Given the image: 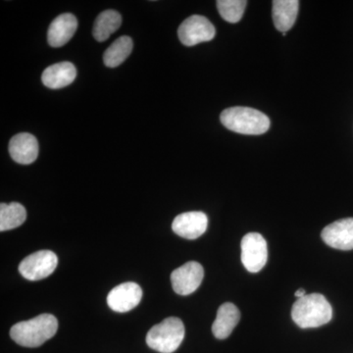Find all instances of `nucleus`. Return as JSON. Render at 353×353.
Listing matches in <instances>:
<instances>
[{
  "mask_svg": "<svg viewBox=\"0 0 353 353\" xmlns=\"http://www.w3.org/2000/svg\"><path fill=\"white\" fill-rule=\"evenodd\" d=\"M78 21L73 14L64 13L53 20L48 32V41L52 48H61L73 38Z\"/></svg>",
  "mask_w": 353,
  "mask_h": 353,
  "instance_id": "13",
  "label": "nucleus"
},
{
  "mask_svg": "<svg viewBox=\"0 0 353 353\" xmlns=\"http://www.w3.org/2000/svg\"><path fill=\"white\" fill-rule=\"evenodd\" d=\"M208 218L201 211H192L176 216L172 224V230L178 236L187 240H196L205 233Z\"/></svg>",
  "mask_w": 353,
  "mask_h": 353,
  "instance_id": "10",
  "label": "nucleus"
},
{
  "mask_svg": "<svg viewBox=\"0 0 353 353\" xmlns=\"http://www.w3.org/2000/svg\"><path fill=\"white\" fill-rule=\"evenodd\" d=\"M292 317L301 328H318L331 321L333 309L322 294H306L292 306Z\"/></svg>",
  "mask_w": 353,
  "mask_h": 353,
  "instance_id": "2",
  "label": "nucleus"
},
{
  "mask_svg": "<svg viewBox=\"0 0 353 353\" xmlns=\"http://www.w3.org/2000/svg\"><path fill=\"white\" fill-rule=\"evenodd\" d=\"M58 259L51 250H39L26 257L19 265L21 275L29 281L48 278L57 269Z\"/></svg>",
  "mask_w": 353,
  "mask_h": 353,
  "instance_id": "5",
  "label": "nucleus"
},
{
  "mask_svg": "<svg viewBox=\"0 0 353 353\" xmlns=\"http://www.w3.org/2000/svg\"><path fill=\"white\" fill-rule=\"evenodd\" d=\"M77 70L71 62H60L44 70L41 81L46 88L59 90L71 85L75 81Z\"/></svg>",
  "mask_w": 353,
  "mask_h": 353,
  "instance_id": "14",
  "label": "nucleus"
},
{
  "mask_svg": "<svg viewBox=\"0 0 353 353\" xmlns=\"http://www.w3.org/2000/svg\"><path fill=\"white\" fill-rule=\"evenodd\" d=\"M203 277V267L199 262H188L172 272V287L176 294L189 296L199 289Z\"/></svg>",
  "mask_w": 353,
  "mask_h": 353,
  "instance_id": "8",
  "label": "nucleus"
},
{
  "mask_svg": "<svg viewBox=\"0 0 353 353\" xmlns=\"http://www.w3.org/2000/svg\"><path fill=\"white\" fill-rule=\"evenodd\" d=\"M9 153L14 161L28 165L36 161L39 155V143L29 132H21L10 139Z\"/></svg>",
  "mask_w": 353,
  "mask_h": 353,
  "instance_id": "12",
  "label": "nucleus"
},
{
  "mask_svg": "<svg viewBox=\"0 0 353 353\" xmlns=\"http://www.w3.org/2000/svg\"><path fill=\"white\" fill-rule=\"evenodd\" d=\"M122 24V17L117 11L106 10L99 14L94 25V39L99 43L105 41L109 37L119 29Z\"/></svg>",
  "mask_w": 353,
  "mask_h": 353,
  "instance_id": "17",
  "label": "nucleus"
},
{
  "mask_svg": "<svg viewBox=\"0 0 353 353\" xmlns=\"http://www.w3.org/2000/svg\"><path fill=\"white\" fill-rule=\"evenodd\" d=\"M268 259L267 243L259 233H248L241 241V261L246 270L257 273L266 264Z\"/></svg>",
  "mask_w": 353,
  "mask_h": 353,
  "instance_id": "7",
  "label": "nucleus"
},
{
  "mask_svg": "<svg viewBox=\"0 0 353 353\" xmlns=\"http://www.w3.org/2000/svg\"><path fill=\"white\" fill-rule=\"evenodd\" d=\"M240 319V310L234 304L231 303L222 304L218 309L217 316L212 325V332L215 338L218 340L227 339L236 328Z\"/></svg>",
  "mask_w": 353,
  "mask_h": 353,
  "instance_id": "15",
  "label": "nucleus"
},
{
  "mask_svg": "<svg viewBox=\"0 0 353 353\" xmlns=\"http://www.w3.org/2000/svg\"><path fill=\"white\" fill-rule=\"evenodd\" d=\"M220 120L228 130L241 134L259 136L270 128L268 116L256 109L243 106L225 109L221 113Z\"/></svg>",
  "mask_w": 353,
  "mask_h": 353,
  "instance_id": "3",
  "label": "nucleus"
},
{
  "mask_svg": "<svg viewBox=\"0 0 353 353\" xmlns=\"http://www.w3.org/2000/svg\"><path fill=\"white\" fill-rule=\"evenodd\" d=\"M143 297V290L134 282L123 283L114 288L108 296L109 307L115 312L125 313L137 307Z\"/></svg>",
  "mask_w": 353,
  "mask_h": 353,
  "instance_id": "9",
  "label": "nucleus"
},
{
  "mask_svg": "<svg viewBox=\"0 0 353 353\" xmlns=\"http://www.w3.org/2000/svg\"><path fill=\"white\" fill-rule=\"evenodd\" d=\"M246 4L245 0H218L217 8L223 19L234 24L243 18Z\"/></svg>",
  "mask_w": 353,
  "mask_h": 353,
  "instance_id": "20",
  "label": "nucleus"
},
{
  "mask_svg": "<svg viewBox=\"0 0 353 353\" xmlns=\"http://www.w3.org/2000/svg\"><path fill=\"white\" fill-rule=\"evenodd\" d=\"M132 39L123 36L115 41L105 50L103 62L109 68H115L122 64L129 57L132 50Z\"/></svg>",
  "mask_w": 353,
  "mask_h": 353,
  "instance_id": "19",
  "label": "nucleus"
},
{
  "mask_svg": "<svg viewBox=\"0 0 353 353\" xmlns=\"http://www.w3.org/2000/svg\"><path fill=\"white\" fill-rule=\"evenodd\" d=\"M216 30L212 23L201 15H192L183 21L178 30L181 43L185 46L210 41L214 39Z\"/></svg>",
  "mask_w": 353,
  "mask_h": 353,
  "instance_id": "6",
  "label": "nucleus"
},
{
  "mask_svg": "<svg viewBox=\"0 0 353 353\" xmlns=\"http://www.w3.org/2000/svg\"><path fill=\"white\" fill-rule=\"evenodd\" d=\"M58 321L55 316L41 314L14 325L11 339L25 347H39L57 334Z\"/></svg>",
  "mask_w": 353,
  "mask_h": 353,
  "instance_id": "1",
  "label": "nucleus"
},
{
  "mask_svg": "<svg viewBox=\"0 0 353 353\" xmlns=\"http://www.w3.org/2000/svg\"><path fill=\"white\" fill-rule=\"evenodd\" d=\"M321 238L325 243L336 250H353V218L336 221L325 227Z\"/></svg>",
  "mask_w": 353,
  "mask_h": 353,
  "instance_id": "11",
  "label": "nucleus"
},
{
  "mask_svg": "<svg viewBox=\"0 0 353 353\" xmlns=\"http://www.w3.org/2000/svg\"><path fill=\"white\" fill-rule=\"evenodd\" d=\"M299 1L297 0H275L273 1L274 25L278 31L287 32L296 23L299 14Z\"/></svg>",
  "mask_w": 353,
  "mask_h": 353,
  "instance_id": "16",
  "label": "nucleus"
},
{
  "mask_svg": "<svg viewBox=\"0 0 353 353\" xmlns=\"http://www.w3.org/2000/svg\"><path fill=\"white\" fill-rule=\"evenodd\" d=\"M185 338V326L182 320L169 317L148 331L146 343L153 350L161 353H173L178 350Z\"/></svg>",
  "mask_w": 353,
  "mask_h": 353,
  "instance_id": "4",
  "label": "nucleus"
},
{
  "mask_svg": "<svg viewBox=\"0 0 353 353\" xmlns=\"http://www.w3.org/2000/svg\"><path fill=\"white\" fill-rule=\"evenodd\" d=\"M294 296L297 297V299H301V297L306 296L305 290H304L303 289H299V290H297L296 294H294Z\"/></svg>",
  "mask_w": 353,
  "mask_h": 353,
  "instance_id": "21",
  "label": "nucleus"
},
{
  "mask_svg": "<svg viewBox=\"0 0 353 353\" xmlns=\"http://www.w3.org/2000/svg\"><path fill=\"white\" fill-rule=\"evenodd\" d=\"M27 219V211L18 202L0 204V231L6 232L20 227Z\"/></svg>",
  "mask_w": 353,
  "mask_h": 353,
  "instance_id": "18",
  "label": "nucleus"
}]
</instances>
